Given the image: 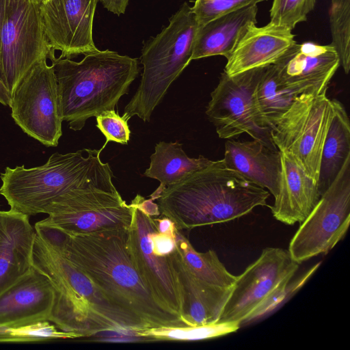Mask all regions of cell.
I'll list each match as a JSON object with an SVG mask.
<instances>
[{
	"instance_id": "obj_1",
	"label": "cell",
	"mask_w": 350,
	"mask_h": 350,
	"mask_svg": "<svg viewBox=\"0 0 350 350\" xmlns=\"http://www.w3.org/2000/svg\"><path fill=\"white\" fill-rule=\"evenodd\" d=\"M31 267L46 277L54 293L50 318L62 331L79 338L102 332H133L144 326L114 305L66 255L50 226H34Z\"/></svg>"
},
{
	"instance_id": "obj_2",
	"label": "cell",
	"mask_w": 350,
	"mask_h": 350,
	"mask_svg": "<svg viewBox=\"0 0 350 350\" xmlns=\"http://www.w3.org/2000/svg\"><path fill=\"white\" fill-rule=\"evenodd\" d=\"M50 227L67 257L111 302L144 329L186 326L180 317L157 304L146 287L127 250V230L68 235Z\"/></svg>"
},
{
	"instance_id": "obj_3",
	"label": "cell",
	"mask_w": 350,
	"mask_h": 350,
	"mask_svg": "<svg viewBox=\"0 0 350 350\" xmlns=\"http://www.w3.org/2000/svg\"><path fill=\"white\" fill-rule=\"evenodd\" d=\"M269 196L221 159L166 187L156 200L160 214L182 230L236 219L266 206Z\"/></svg>"
},
{
	"instance_id": "obj_4",
	"label": "cell",
	"mask_w": 350,
	"mask_h": 350,
	"mask_svg": "<svg viewBox=\"0 0 350 350\" xmlns=\"http://www.w3.org/2000/svg\"><path fill=\"white\" fill-rule=\"evenodd\" d=\"M55 52L52 49L48 59L57 79L62 118L76 131L90 118L114 109L139 72L137 58L107 49L85 54L79 62L56 57Z\"/></svg>"
},
{
	"instance_id": "obj_5",
	"label": "cell",
	"mask_w": 350,
	"mask_h": 350,
	"mask_svg": "<svg viewBox=\"0 0 350 350\" xmlns=\"http://www.w3.org/2000/svg\"><path fill=\"white\" fill-rule=\"evenodd\" d=\"M103 149L86 148L76 152L53 153L42 165L26 168L6 167L0 174V195L10 209L28 216L45 213L59 196L90 181L113 178L108 163H103Z\"/></svg>"
},
{
	"instance_id": "obj_6",
	"label": "cell",
	"mask_w": 350,
	"mask_h": 350,
	"mask_svg": "<svg viewBox=\"0 0 350 350\" xmlns=\"http://www.w3.org/2000/svg\"><path fill=\"white\" fill-rule=\"evenodd\" d=\"M199 25L187 2L171 17L169 24L149 39L142 50L140 83L124 109L127 121L134 116L149 121L171 84L191 61Z\"/></svg>"
},
{
	"instance_id": "obj_7",
	"label": "cell",
	"mask_w": 350,
	"mask_h": 350,
	"mask_svg": "<svg viewBox=\"0 0 350 350\" xmlns=\"http://www.w3.org/2000/svg\"><path fill=\"white\" fill-rule=\"evenodd\" d=\"M113 178L90 181L57 198L41 220L68 235L113 230H127L133 207L115 187Z\"/></svg>"
},
{
	"instance_id": "obj_8",
	"label": "cell",
	"mask_w": 350,
	"mask_h": 350,
	"mask_svg": "<svg viewBox=\"0 0 350 350\" xmlns=\"http://www.w3.org/2000/svg\"><path fill=\"white\" fill-rule=\"evenodd\" d=\"M333 113L332 100L326 94L304 92L295 98L271 126V137L278 150L316 183Z\"/></svg>"
},
{
	"instance_id": "obj_9",
	"label": "cell",
	"mask_w": 350,
	"mask_h": 350,
	"mask_svg": "<svg viewBox=\"0 0 350 350\" xmlns=\"http://www.w3.org/2000/svg\"><path fill=\"white\" fill-rule=\"evenodd\" d=\"M265 67L250 69L234 75L223 72L211 93L206 114L218 136L230 139L243 133L250 135L273 149H278L271 129L257 105L256 90Z\"/></svg>"
},
{
	"instance_id": "obj_10",
	"label": "cell",
	"mask_w": 350,
	"mask_h": 350,
	"mask_svg": "<svg viewBox=\"0 0 350 350\" xmlns=\"http://www.w3.org/2000/svg\"><path fill=\"white\" fill-rule=\"evenodd\" d=\"M38 0H6L1 35L0 80L10 95L27 72L49 57Z\"/></svg>"
},
{
	"instance_id": "obj_11",
	"label": "cell",
	"mask_w": 350,
	"mask_h": 350,
	"mask_svg": "<svg viewBox=\"0 0 350 350\" xmlns=\"http://www.w3.org/2000/svg\"><path fill=\"white\" fill-rule=\"evenodd\" d=\"M350 223V157L291 239L288 251L300 264L326 254L341 241Z\"/></svg>"
},
{
	"instance_id": "obj_12",
	"label": "cell",
	"mask_w": 350,
	"mask_h": 350,
	"mask_svg": "<svg viewBox=\"0 0 350 350\" xmlns=\"http://www.w3.org/2000/svg\"><path fill=\"white\" fill-rule=\"evenodd\" d=\"M47 58L38 62L21 79L11 95L15 123L29 136L47 147H55L63 122L57 83Z\"/></svg>"
},
{
	"instance_id": "obj_13",
	"label": "cell",
	"mask_w": 350,
	"mask_h": 350,
	"mask_svg": "<svg viewBox=\"0 0 350 350\" xmlns=\"http://www.w3.org/2000/svg\"><path fill=\"white\" fill-rule=\"evenodd\" d=\"M288 250L267 247L259 257L237 277L219 322L245 320L268 297L290 281L299 268Z\"/></svg>"
},
{
	"instance_id": "obj_14",
	"label": "cell",
	"mask_w": 350,
	"mask_h": 350,
	"mask_svg": "<svg viewBox=\"0 0 350 350\" xmlns=\"http://www.w3.org/2000/svg\"><path fill=\"white\" fill-rule=\"evenodd\" d=\"M131 204L133 207V217L126 232V247L131 258L157 304L182 319V293L172 262V253L163 256L152 250L150 234L154 226V217Z\"/></svg>"
},
{
	"instance_id": "obj_15",
	"label": "cell",
	"mask_w": 350,
	"mask_h": 350,
	"mask_svg": "<svg viewBox=\"0 0 350 350\" xmlns=\"http://www.w3.org/2000/svg\"><path fill=\"white\" fill-rule=\"evenodd\" d=\"M99 0H43L40 10L51 49L70 58L97 51L92 27Z\"/></svg>"
},
{
	"instance_id": "obj_16",
	"label": "cell",
	"mask_w": 350,
	"mask_h": 350,
	"mask_svg": "<svg viewBox=\"0 0 350 350\" xmlns=\"http://www.w3.org/2000/svg\"><path fill=\"white\" fill-rule=\"evenodd\" d=\"M274 66L280 81L297 94H326L328 83L340 66V60L332 44L296 42Z\"/></svg>"
},
{
	"instance_id": "obj_17",
	"label": "cell",
	"mask_w": 350,
	"mask_h": 350,
	"mask_svg": "<svg viewBox=\"0 0 350 350\" xmlns=\"http://www.w3.org/2000/svg\"><path fill=\"white\" fill-rule=\"evenodd\" d=\"M250 23L226 59L224 72L234 75L275 64L296 43L292 30L271 23Z\"/></svg>"
},
{
	"instance_id": "obj_18",
	"label": "cell",
	"mask_w": 350,
	"mask_h": 350,
	"mask_svg": "<svg viewBox=\"0 0 350 350\" xmlns=\"http://www.w3.org/2000/svg\"><path fill=\"white\" fill-rule=\"evenodd\" d=\"M53 303L51 283L46 276L31 267L0 295V326L50 321Z\"/></svg>"
},
{
	"instance_id": "obj_19",
	"label": "cell",
	"mask_w": 350,
	"mask_h": 350,
	"mask_svg": "<svg viewBox=\"0 0 350 350\" xmlns=\"http://www.w3.org/2000/svg\"><path fill=\"white\" fill-rule=\"evenodd\" d=\"M27 215L0 211V295L31 269L35 228Z\"/></svg>"
},
{
	"instance_id": "obj_20",
	"label": "cell",
	"mask_w": 350,
	"mask_h": 350,
	"mask_svg": "<svg viewBox=\"0 0 350 350\" xmlns=\"http://www.w3.org/2000/svg\"><path fill=\"white\" fill-rule=\"evenodd\" d=\"M171 259L181 289V318L186 326L218 322L233 287L213 286L196 278L185 267L176 248Z\"/></svg>"
},
{
	"instance_id": "obj_21",
	"label": "cell",
	"mask_w": 350,
	"mask_h": 350,
	"mask_svg": "<svg viewBox=\"0 0 350 350\" xmlns=\"http://www.w3.org/2000/svg\"><path fill=\"white\" fill-rule=\"evenodd\" d=\"M224 164L254 184L267 189L273 197L278 191L281 174V152L263 142H239L231 139L225 143Z\"/></svg>"
},
{
	"instance_id": "obj_22",
	"label": "cell",
	"mask_w": 350,
	"mask_h": 350,
	"mask_svg": "<svg viewBox=\"0 0 350 350\" xmlns=\"http://www.w3.org/2000/svg\"><path fill=\"white\" fill-rule=\"evenodd\" d=\"M281 165L278 191L271 206V213L276 220L286 225L301 223L321 197L317 184L283 152Z\"/></svg>"
},
{
	"instance_id": "obj_23",
	"label": "cell",
	"mask_w": 350,
	"mask_h": 350,
	"mask_svg": "<svg viewBox=\"0 0 350 350\" xmlns=\"http://www.w3.org/2000/svg\"><path fill=\"white\" fill-rule=\"evenodd\" d=\"M257 5H250L199 26L191 60L230 56L250 23H257Z\"/></svg>"
},
{
	"instance_id": "obj_24",
	"label": "cell",
	"mask_w": 350,
	"mask_h": 350,
	"mask_svg": "<svg viewBox=\"0 0 350 350\" xmlns=\"http://www.w3.org/2000/svg\"><path fill=\"white\" fill-rule=\"evenodd\" d=\"M182 145L178 141H161L156 144L154 152L150 157L149 167L144 173L145 176L158 180L160 183L159 187L150 196L152 200H155L166 187L180 182L212 162L202 155L198 158L189 157Z\"/></svg>"
},
{
	"instance_id": "obj_25",
	"label": "cell",
	"mask_w": 350,
	"mask_h": 350,
	"mask_svg": "<svg viewBox=\"0 0 350 350\" xmlns=\"http://www.w3.org/2000/svg\"><path fill=\"white\" fill-rule=\"evenodd\" d=\"M334 113L324 140L317 187L321 194L334 180L350 157V123L343 105L332 100Z\"/></svg>"
},
{
	"instance_id": "obj_26",
	"label": "cell",
	"mask_w": 350,
	"mask_h": 350,
	"mask_svg": "<svg viewBox=\"0 0 350 350\" xmlns=\"http://www.w3.org/2000/svg\"><path fill=\"white\" fill-rule=\"evenodd\" d=\"M175 239L176 250L185 267L193 275L213 286L223 288L234 286L237 276L226 269L215 251L198 252L177 228L175 230Z\"/></svg>"
},
{
	"instance_id": "obj_27",
	"label": "cell",
	"mask_w": 350,
	"mask_h": 350,
	"mask_svg": "<svg viewBox=\"0 0 350 350\" xmlns=\"http://www.w3.org/2000/svg\"><path fill=\"white\" fill-rule=\"evenodd\" d=\"M297 95L280 81L274 64L265 68L256 90V98L259 110L271 129Z\"/></svg>"
},
{
	"instance_id": "obj_28",
	"label": "cell",
	"mask_w": 350,
	"mask_h": 350,
	"mask_svg": "<svg viewBox=\"0 0 350 350\" xmlns=\"http://www.w3.org/2000/svg\"><path fill=\"white\" fill-rule=\"evenodd\" d=\"M241 325L237 322H217L211 324L157 327L136 330L135 336L155 340H198L214 338L237 332Z\"/></svg>"
},
{
	"instance_id": "obj_29",
	"label": "cell",
	"mask_w": 350,
	"mask_h": 350,
	"mask_svg": "<svg viewBox=\"0 0 350 350\" xmlns=\"http://www.w3.org/2000/svg\"><path fill=\"white\" fill-rule=\"evenodd\" d=\"M79 336L58 329L49 320L11 326H0V342H33Z\"/></svg>"
},
{
	"instance_id": "obj_30",
	"label": "cell",
	"mask_w": 350,
	"mask_h": 350,
	"mask_svg": "<svg viewBox=\"0 0 350 350\" xmlns=\"http://www.w3.org/2000/svg\"><path fill=\"white\" fill-rule=\"evenodd\" d=\"M332 44L346 74L350 69V0H332L329 12Z\"/></svg>"
},
{
	"instance_id": "obj_31",
	"label": "cell",
	"mask_w": 350,
	"mask_h": 350,
	"mask_svg": "<svg viewBox=\"0 0 350 350\" xmlns=\"http://www.w3.org/2000/svg\"><path fill=\"white\" fill-rule=\"evenodd\" d=\"M316 0H273L270 9V23L293 30L307 20Z\"/></svg>"
},
{
	"instance_id": "obj_32",
	"label": "cell",
	"mask_w": 350,
	"mask_h": 350,
	"mask_svg": "<svg viewBox=\"0 0 350 350\" xmlns=\"http://www.w3.org/2000/svg\"><path fill=\"white\" fill-rule=\"evenodd\" d=\"M319 265L320 263L315 265L297 279L293 280L292 278L290 281L282 285L250 314L242 325L261 319L273 311L291 295L300 289L317 271Z\"/></svg>"
},
{
	"instance_id": "obj_33",
	"label": "cell",
	"mask_w": 350,
	"mask_h": 350,
	"mask_svg": "<svg viewBox=\"0 0 350 350\" xmlns=\"http://www.w3.org/2000/svg\"><path fill=\"white\" fill-rule=\"evenodd\" d=\"M265 1L267 0H196L191 8L199 26H201L221 15Z\"/></svg>"
},
{
	"instance_id": "obj_34",
	"label": "cell",
	"mask_w": 350,
	"mask_h": 350,
	"mask_svg": "<svg viewBox=\"0 0 350 350\" xmlns=\"http://www.w3.org/2000/svg\"><path fill=\"white\" fill-rule=\"evenodd\" d=\"M96 127L105 137L102 147L104 149L109 142L126 145L130 139L131 131L128 121L114 110H107L96 117Z\"/></svg>"
},
{
	"instance_id": "obj_35",
	"label": "cell",
	"mask_w": 350,
	"mask_h": 350,
	"mask_svg": "<svg viewBox=\"0 0 350 350\" xmlns=\"http://www.w3.org/2000/svg\"><path fill=\"white\" fill-rule=\"evenodd\" d=\"M131 204L138 207L145 214L155 217L160 215L158 204L153 202L150 198L145 200L142 196L137 195L136 197L132 200Z\"/></svg>"
},
{
	"instance_id": "obj_36",
	"label": "cell",
	"mask_w": 350,
	"mask_h": 350,
	"mask_svg": "<svg viewBox=\"0 0 350 350\" xmlns=\"http://www.w3.org/2000/svg\"><path fill=\"white\" fill-rule=\"evenodd\" d=\"M108 11L120 15L125 12L129 0H99Z\"/></svg>"
},
{
	"instance_id": "obj_37",
	"label": "cell",
	"mask_w": 350,
	"mask_h": 350,
	"mask_svg": "<svg viewBox=\"0 0 350 350\" xmlns=\"http://www.w3.org/2000/svg\"><path fill=\"white\" fill-rule=\"evenodd\" d=\"M10 94L0 80V103L5 106H10Z\"/></svg>"
},
{
	"instance_id": "obj_38",
	"label": "cell",
	"mask_w": 350,
	"mask_h": 350,
	"mask_svg": "<svg viewBox=\"0 0 350 350\" xmlns=\"http://www.w3.org/2000/svg\"><path fill=\"white\" fill-rule=\"evenodd\" d=\"M6 0H0V55H1V35L4 15L5 12Z\"/></svg>"
},
{
	"instance_id": "obj_39",
	"label": "cell",
	"mask_w": 350,
	"mask_h": 350,
	"mask_svg": "<svg viewBox=\"0 0 350 350\" xmlns=\"http://www.w3.org/2000/svg\"><path fill=\"white\" fill-rule=\"evenodd\" d=\"M41 1H43V0H38L39 2Z\"/></svg>"
}]
</instances>
